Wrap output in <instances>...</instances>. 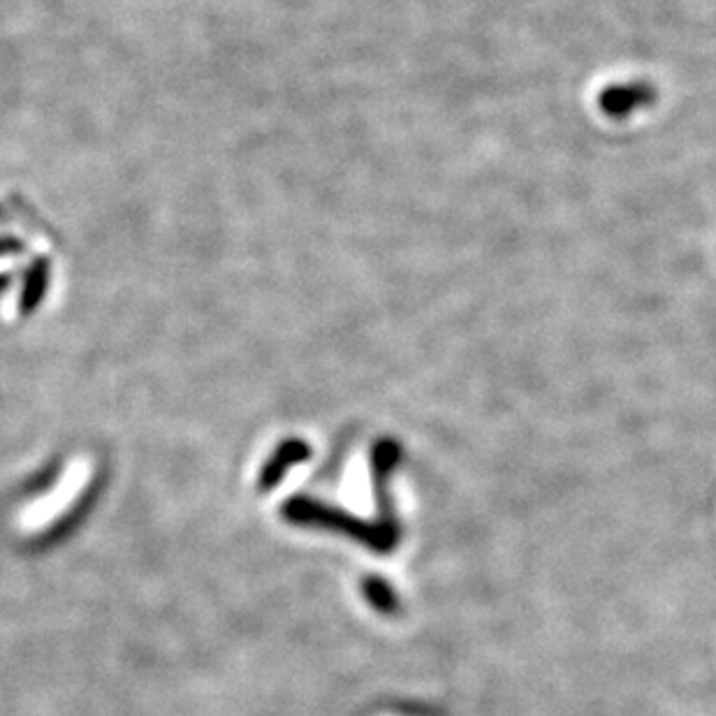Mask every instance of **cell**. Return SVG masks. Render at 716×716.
Here are the masks:
<instances>
[{"label": "cell", "instance_id": "2", "mask_svg": "<svg viewBox=\"0 0 716 716\" xmlns=\"http://www.w3.org/2000/svg\"><path fill=\"white\" fill-rule=\"evenodd\" d=\"M311 454V448L304 443V441H286L284 445H280L276 452H274V458L267 462V466L263 469V473H260V489L263 492H269L274 489L278 483H280V477H284V473L304 462Z\"/></svg>", "mask_w": 716, "mask_h": 716}, {"label": "cell", "instance_id": "1", "mask_svg": "<svg viewBox=\"0 0 716 716\" xmlns=\"http://www.w3.org/2000/svg\"><path fill=\"white\" fill-rule=\"evenodd\" d=\"M659 100V91L649 81H628L605 86L598 96V107L605 117L626 119L631 117L640 107H649Z\"/></svg>", "mask_w": 716, "mask_h": 716}]
</instances>
